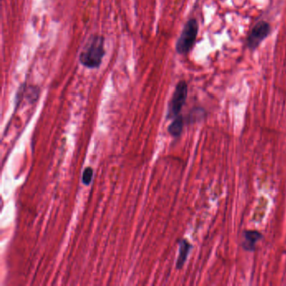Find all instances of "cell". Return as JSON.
I'll list each match as a JSON object with an SVG mask.
<instances>
[{"label":"cell","instance_id":"8","mask_svg":"<svg viewBox=\"0 0 286 286\" xmlns=\"http://www.w3.org/2000/svg\"><path fill=\"white\" fill-rule=\"evenodd\" d=\"M92 176H93L92 168H86V170H84L83 175H82V182H83L84 185H90V183L92 180Z\"/></svg>","mask_w":286,"mask_h":286},{"label":"cell","instance_id":"1","mask_svg":"<svg viewBox=\"0 0 286 286\" xmlns=\"http://www.w3.org/2000/svg\"><path fill=\"white\" fill-rule=\"evenodd\" d=\"M104 38L101 36H91L83 51L80 54V62L87 68H99L104 58Z\"/></svg>","mask_w":286,"mask_h":286},{"label":"cell","instance_id":"6","mask_svg":"<svg viewBox=\"0 0 286 286\" xmlns=\"http://www.w3.org/2000/svg\"><path fill=\"white\" fill-rule=\"evenodd\" d=\"M192 248H193V246L186 239H182V240L180 241L179 256H178L177 263H176V268L178 269H181L183 268V266L186 262V259H187L188 255H189Z\"/></svg>","mask_w":286,"mask_h":286},{"label":"cell","instance_id":"7","mask_svg":"<svg viewBox=\"0 0 286 286\" xmlns=\"http://www.w3.org/2000/svg\"><path fill=\"white\" fill-rule=\"evenodd\" d=\"M184 120L181 116L176 117L168 128L170 134L174 137L180 136L182 133Z\"/></svg>","mask_w":286,"mask_h":286},{"label":"cell","instance_id":"5","mask_svg":"<svg viewBox=\"0 0 286 286\" xmlns=\"http://www.w3.org/2000/svg\"><path fill=\"white\" fill-rule=\"evenodd\" d=\"M262 238H263V235L258 231H245L243 232V241L242 246L246 251L253 252L255 250L256 244Z\"/></svg>","mask_w":286,"mask_h":286},{"label":"cell","instance_id":"4","mask_svg":"<svg viewBox=\"0 0 286 286\" xmlns=\"http://www.w3.org/2000/svg\"><path fill=\"white\" fill-rule=\"evenodd\" d=\"M271 26L268 22L261 21L252 29L247 38V46L251 50H255L262 41H264L270 33Z\"/></svg>","mask_w":286,"mask_h":286},{"label":"cell","instance_id":"3","mask_svg":"<svg viewBox=\"0 0 286 286\" xmlns=\"http://www.w3.org/2000/svg\"><path fill=\"white\" fill-rule=\"evenodd\" d=\"M188 95V86L185 81H181L177 84L172 99L170 100L168 109L167 117L169 119H173L177 117L180 114L185 104Z\"/></svg>","mask_w":286,"mask_h":286},{"label":"cell","instance_id":"2","mask_svg":"<svg viewBox=\"0 0 286 286\" xmlns=\"http://www.w3.org/2000/svg\"><path fill=\"white\" fill-rule=\"evenodd\" d=\"M198 33V24L195 19H190L185 24L180 36L176 42L175 49L180 55H185L190 52L195 44Z\"/></svg>","mask_w":286,"mask_h":286}]
</instances>
